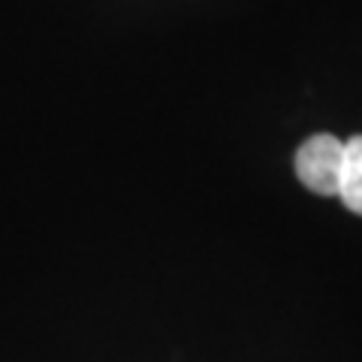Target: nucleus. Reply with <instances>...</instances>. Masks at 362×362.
Returning a JSON list of instances; mask_svg holds the SVG:
<instances>
[{"mask_svg": "<svg viewBox=\"0 0 362 362\" xmlns=\"http://www.w3.org/2000/svg\"><path fill=\"white\" fill-rule=\"evenodd\" d=\"M344 169V142L332 133H317L296 151V175L308 190L320 197H338Z\"/></svg>", "mask_w": 362, "mask_h": 362, "instance_id": "f257e3e1", "label": "nucleus"}, {"mask_svg": "<svg viewBox=\"0 0 362 362\" xmlns=\"http://www.w3.org/2000/svg\"><path fill=\"white\" fill-rule=\"evenodd\" d=\"M338 197L354 214H362V136L344 142V169Z\"/></svg>", "mask_w": 362, "mask_h": 362, "instance_id": "f03ea898", "label": "nucleus"}]
</instances>
